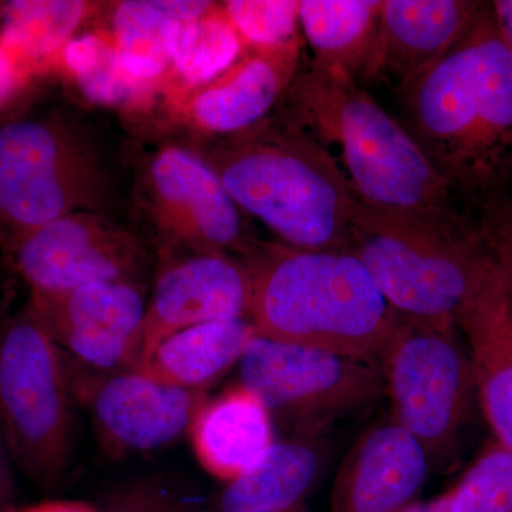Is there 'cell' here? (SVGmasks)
<instances>
[{
    "label": "cell",
    "instance_id": "cell-1",
    "mask_svg": "<svg viewBox=\"0 0 512 512\" xmlns=\"http://www.w3.org/2000/svg\"><path fill=\"white\" fill-rule=\"evenodd\" d=\"M404 127L485 215L512 185V49L484 3L456 43L394 89Z\"/></svg>",
    "mask_w": 512,
    "mask_h": 512
},
{
    "label": "cell",
    "instance_id": "cell-2",
    "mask_svg": "<svg viewBox=\"0 0 512 512\" xmlns=\"http://www.w3.org/2000/svg\"><path fill=\"white\" fill-rule=\"evenodd\" d=\"M279 106V117L335 158L363 207L436 228L483 224L402 121L352 77L312 60L299 67Z\"/></svg>",
    "mask_w": 512,
    "mask_h": 512
},
{
    "label": "cell",
    "instance_id": "cell-3",
    "mask_svg": "<svg viewBox=\"0 0 512 512\" xmlns=\"http://www.w3.org/2000/svg\"><path fill=\"white\" fill-rule=\"evenodd\" d=\"M241 259L256 335L380 367L400 316L352 252L256 241Z\"/></svg>",
    "mask_w": 512,
    "mask_h": 512
},
{
    "label": "cell",
    "instance_id": "cell-4",
    "mask_svg": "<svg viewBox=\"0 0 512 512\" xmlns=\"http://www.w3.org/2000/svg\"><path fill=\"white\" fill-rule=\"evenodd\" d=\"M235 204L282 244L350 251L360 204L335 158L282 117H268L204 156Z\"/></svg>",
    "mask_w": 512,
    "mask_h": 512
},
{
    "label": "cell",
    "instance_id": "cell-5",
    "mask_svg": "<svg viewBox=\"0 0 512 512\" xmlns=\"http://www.w3.org/2000/svg\"><path fill=\"white\" fill-rule=\"evenodd\" d=\"M350 252L397 315L454 325L495 256L485 222L473 228H436L363 205Z\"/></svg>",
    "mask_w": 512,
    "mask_h": 512
},
{
    "label": "cell",
    "instance_id": "cell-6",
    "mask_svg": "<svg viewBox=\"0 0 512 512\" xmlns=\"http://www.w3.org/2000/svg\"><path fill=\"white\" fill-rule=\"evenodd\" d=\"M72 390L63 350L32 311L2 320L0 431L37 483H56L72 460Z\"/></svg>",
    "mask_w": 512,
    "mask_h": 512
},
{
    "label": "cell",
    "instance_id": "cell-7",
    "mask_svg": "<svg viewBox=\"0 0 512 512\" xmlns=\"http://www.w3.org/2000/svg\"><path fill=\"white\" fill-rule=\"evenodd\" d=\"M106 174L90 146L57 119H23L0 126V247L64 215L97 211Z\"/></svg>",
    "mask_w": 512,
    "mask_h": 512
},
{
    "label": "cell",
    "instance_id": "cell-8",
    "mask_svg": "<svg viewBox=\"0 0 512 512\" xmlns=\"http://www.w3.org/2000/svg\"><path fill=\"white\" fill-rule=\"evenodd\" d=\"M392 419L419 441L430 463H443L466 426L476 377L454 323L400 316L380 363Z\"/></svg>",
    "mask_w": 512,
    "mask_h": 512
},
{
    "label": "cell",
    "instance_id": "cell-9",
    "mask_svg": "<svg viewBox=\"0 0 512 512\" xmlns=\"http://www.w3.org/2000/svg\"><path fill=\"white\" fill-rule=\"evenodd\" d=\"M238 366L239 384L295 437H315L333 420L365 409L386 392L379 366L256 333Z\"/></svg>",
    "mask_w": 512,
    "mask_h": 512
},
{
    "label": "cell",
    "instance_id": "cell-10",
    "mask_svg": "<svg viewBox=\"0 0 512 512\" xmlns=\"http://www.w3.org/2000/svg\"><path fill=\"white\" fill-rule=\"evenodd\" d=\"M144 200L170 249L242 258L254 247L245 214L204 156L168 146L151 158Z\"/></svg>",
    "mask_w": 512,
    "mask_h": 512
},
{
    "label": "cell",
    "instance_id": "cell-11",
    "mask_svg": "<svg viewBox=\"0 0 512 512\" xmlns=\"http://www.w3.org/2000/svg\"><path fill=\"white\" fill-rule=\"evenodd\" d=\"M32 295L55 296L101 282L141 284L147 269L143 244L97 211L64 215L12 249Z\"/></svg>",
    "mask_w": 512,
    "mask_h": 512
},
{
    "label": "cell",
    "instance_id": "cell-12",
    "mask_svg": "<svg viewBox=\"0 0 512 512\" xmlns=\"http://www.w3.org/2000/svg\"><path fill=\"white\" fill-rule=\"evenodd\" d=\"M143 285L101 282L62 295H32L28 308L56 345L99 373L136 370L147 315Z\"/></svg>",
    "mask_w": 512,
    "mask_h": 512
},
{
    "label": "cell",
    "instance_id": "cell-13",
    "mask_svg": "<svg viewBox=\"0 0 512 512\" xmlns=\"http://www.w3.org/2000/svg\"><path fill=\"white\" fill-rule=\"evenodd\" d=\"M101 437L123 453L160 450L191 430L205 392L181 389L136 370L93 373L79 380Z\"/></svg>",
    "mask_w": 512,
    "mask_h": 512
},
{
    "label": "cell",
    "instance_id": "cell-14",
    "mask_svg": "<svg viewBox=\"0 0 512 512\" xmlns=\"http://www.w3.org/2000/svg\"><path fill=\"white\" fill-rule=\"evenodd\" d=\"M249 303L251 278L241 258L194 254L171 262L158 276L147 305L140 362L178 330L248 318Z\"/></svg>",
    "mask_w": 512,
    "mask_h": 512
},
{
    "label": "cell",
    "instance_id": "cell-15",
    "mask_svg": "<svg viewBox=\"0 0 512 512\" xmlns=\"http://www.w3.org/2000/svg\"><path fill=\"white\" fill-rule=\"evenodd\" d=\"M430 458L390 417L350 448L333 484L329 512H397L416 501Z\"/></svg>",
    "mask_w": 512,
    "mask_h": 512
},
{
    "label": "cell",
    "instance_id": "cell-16",
    "mask_svg": "<svg viewBox=\"0 0 512 512\" xmlns=\"http://www.w3.org/2000/svg\"><path fill=\"white\" fill-rule=\"evenodd\" d=\"M301 52V37L271 49L245 47L227 72L191 93L185 116L202 133L220 138L249 130L284 99L301 67Z\"/></svg>",
    "mask_w": 512,
    "mask_h": 512
},
{
    "label": "cell",
    "instance_id": "cell-17",
    "mask_svg": "<svg viewBox=\"0 0 512 512\" xmlns=\"http://www.w3.org/2000/svg\"><path fill=\"white\" fill-rule=\"evenodd\" d=\"M456 325L467 339L477 396L495 443L512 451V275L497 252Z\"/></svg>",
    "mask_w": 512,
    "mask_h": 512
},
{
    "label": "cell",
    "instance_id": "cell-18",
    "mask_svg": "<svg viewBox=\"0 0 512 512\" xmlns=\"http://www.w3.org/2000/svg\"><path fill=\"white\" fill-rule=\"evenodd\" d=\"M484 2L383 0L369 79L393 89L437 62L463 35Z\"/></svg>",
    "mask_w": 512,
    "mask_h": 512
},
{
    "label": "cell",
    "instance_id": "cell-19",
    "mask_svg": "<svg viewBox=\"0 0 512 512\" xmlns=\"http://www.w3.org/2000/svg\"><path fill=\"white\" fill-rule=\"evenodd\" d=\"M190 433L202 467L225 481L254 467L275 443L271 414L241 384L217 399H208Z\"/></svg>",
    "mask_w": 512,
    "mask_h": 512
},
{
    "label": "cell",
    "instance_id": "cell-20",
    "mask_svg": "<svg viewBox=\"0 0 512 512\" xmlns=\"http://www.w3.org/2000/svg\"><path fill=\"white\" fill-rule=\"evenodd\" d=\"M255 335L248 318L202 323L161 340L137 366L143 373L181 389L205 392L238 365Z\"/></svg>",
    "mask_w": 512,
    "mask_h": 512
},
{
    "label": "cell",
    "instance_id": "cell-21",
    "mask_svg": "<svg viewBox=\"0 0 512 512\" xmlns=\"http://www.w3.org/2000/svg\"><path fill=\"white\" fill-rule=\"evenodd\" d=\"M383 0H302L299 23L313 62L352 77L369 79Z\"/></svg>",
    "mask_w": 512,
    "mask_h": 512
},
{
    "label": "cell",
    "instance_id": "cell-22",
    "mask_svg": "<svg viewBox=\"0 0 512 512\" xmlns=\"http://www.w3.org/2000/svg\"><path fill=\"white\" fill-rule=\"evenodd\" d=\"M322 451L313 437L275 441L264 457L229 481L220 512H288L318 477Z\"/></svg>",
    "mask_w": 512,
    "mask_h": 512
},
{
    "label": "cell",
    "instance_id": "cell-23",
    "mask_svg": "<svg viewBox=\"0 0 512 512\" xmlns=\"http://www.w3.org/2000/svg\"><path fill=\"white\" fill-rule=\"evenodd\" d=\"M77 0H13L0 9V40L30 70L59 53L90 13Z\"/></svg>",
    "mask_w": 512,
    "mask_h": 512
},
{
    "label": "cell",
    "instance_id": "cell-24",
    "mask_svg": "<svg viewBox=\"0 0 512 512\" xmlns=\"http://www.w3.org/2000/svg\"><path fill=\"white\" fill-rule=\"evenodd\" d=\"M161 0H124L111 16L114 46L131 76L153 82L171 66L175 26Z\"/></svg>",
    "mask_w": 512,
    "mask_h": 512
},
{
    "label": "cell",
    "instance_id": "cell-25",
    "mask_svg": "<svg viewBox=\"0 0 512 512\" xmlns=\"http://www.w3.org/2000/svg\"><path fill=\"white\" fill-rule=\"evenodd\" d=\"M244 49L222 5H215L200 19L177 23L171 42V67L195 90L227 72Z\"/></svg>",
    "mask_w": 512,
    "mask_h": 512
},
{
    "label": "cell",
    "instance_id": "cell-26",
    "mask_svg": "<svg viewBox=\"0 0 512 512\" xmlns=\"http://www.w3.org/2000/svg\"><path fill=\"white\" fill-rule=\"evenodd\" d=\"M59 53L64 70L94 103L126 107L147 99L151 83L127 72L113 40L94 33L73 37Z\"/></svg>",
    "mask_w": 512,
    "mask_h": 512
},
{
    "label": "cell",
    "instance_id": "cell-27",
    "mask_svg": "<svg viewBox=\"0 0 512 512\" xmlns=\"http://www.w3.org/2000/svg\"><path fill=\"white\" fill-rule=\"evenodd\" d=\"M433 505L436 512H512V451L491 444Z\"/></svg>",
    "mask_w": 512,
    "mask_h": 512
},
{
    "label": "cell",
    "instance_id": "cell-28",
    "mask_svg": "<svg viewBox=\"0 0 512 512\" xmlns=\"http://www.w3.org/2000/svg\"><path fill=\"white\" fill-rule=\"evenodd\" d=\"M222 10L245 47L271 49L301 37L295 0H229Z\"/></svg>",
    "mask_w": 512,
    "mask_h": 512
},
{
    "label": "cell",
    "instance_id": "cell-29",
    "mask_svg": "<svg viewBox=\"0 0 512 512\" xmlns=\"http://www.w3.org/2000/svg\"><path fill=\"white\" fill-rule=\"evenodd\" d=\"M109 512H190L180 501L160 490L138 487L120 498Z\"/></svg>",
    "mask_w": 512,
    "mask_h": 512
},
{
    "label": "cell",
    "instance_id": "cell-30",
    "mask_svg": "<svg viewBox=\"0 0 512 512\" xmlns=\"http://www.w3.org/2000/svg\"><path fill=\"white\" fill-rule=\"evenodd\" d=\"M29 73L30 70L26 69L0 40V104L18 90Z\"/></svg>",
    "mask_w": 512,
    "mask_h": 512
},
{
    "label": "cell",
    "instance_id": "cell-31",
    "mask_svg": "<svg viewBox=\"0 0 512 512\" xmlns=\"http://www.w3.org/2000/svg\"><path fill=\"white\" fill-rule=\"evenodd\" d=\"M485 220L493 231L512 235V195L510 200L501 202L493 211L488 212L485 215Z\"/></svg>",
    "mask_w": 512,
    "mask_h": 512
},
{
    "label": "cell",
    "instance_id": "cell-32",
    "mask_svg": "<svg viewBox=\"0 0 512 512\" xmlns=\"http://www.w3.org/2000/svg\"><path fill=\"white\" fill-rule=\"evenodd\" d=\"M491 10L501 35L512 49V0H495L491 3Z\"/></svg>",
    "mask_w": 512,
    "mask_h": 512
},
{
    "label": "cell",
    "instance_id": "cell-33",
    "mask_svg": "<svg viewBox=\"0 0 512 512\" xmlns=\"http://www.w3.org/2000/svg\"><path fill=\"white\" fill-rule=\"evenodd\" d=\"M16 512H97L90 505L83 503H73V501H52V503H43L32 505V507L23 508Z\"/></svg>",
    "mask_w": 512,
    "mask_h": 512
},
{
    "label": "cell",
    "instance_id": "cell-34",
    "mask_svg": "<svg viewBox=\"0 0 512 512\" xmlns=\"http://www.w3.org/2000/svg\"><path fill=\"white\" fill-rule=\"evenodd\" d=\"M9 457V448L6 446L2 431H0V501L8 497L10 491Z\"/></svg>",
    "mask_w": 512,
    "mask_h": 512
},
{
    "label": "cell",
    "instance_id": "cell-35",
    "mask_svg": "<svg viewBox=\"0 0 512 512\" xmlns=\"http://www.w3.org/2000/svg\"><path fill=\"white\" fill-rule=\"evenodd\" d=\"M490 234L495 252L503 259L512 275V235L500 234V232H495L493 229H490Z\"/></svg>",
    "mask_w": 512,
    "mask_h": 512
},
{
    "label": "cell",
    "instance_id": "cell-36",
    "mask_svg": "<svg viewBox=\"0 0 512 512\" xmlns=\"http://www.w3.org/2000/svg\"><path fill=\"white\" fill-rule=\"evenodd\" d=\"M397 512H436L434 511L433 500L427 501V503H421V501H413L412 504L406 505L402 510Z\"/></svg>",
    "mask_w": 512,
    "mask_h": 512
},
{
    "label": "cell",
    "instance_id": "cell-37",
    "mask_svg": "<svg viewBox=\"0 0 512 512\" xmlns=\"http://www.w3.org/2000/svg\"><path fill=\"white\" fill-rule=\"evenodd\" d=\"M0 9H2V3H0Z\"/></svg>",
    "mask_w": 512,
    "mask_h": 512
},
{
    "label": "cell",
    "instance_id": "cell-38",
    "mask_svg": "<svg viewBox=\"0 0 512 512\" xmlns=\"http://www.w3.org/2000/svg\"><path fill=\"white\" fill-rule=\"evenodd\" d=\"M0 323H2V320H0Z\"/></svg>",
    "mask_w": 512,
    "mask_h": 512
}]
</instances>
